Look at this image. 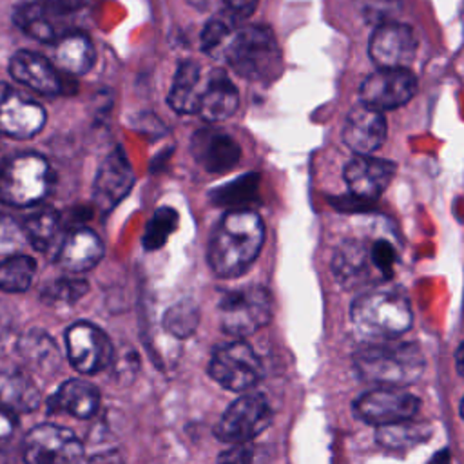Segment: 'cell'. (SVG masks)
<instances>
[{"instance_id":"obj_19","label":"cell","mask_w":464,"mask_h":464,"mask_svg":"<svg viewBox=\"0 0 464 464\" xmlns=\"http://www.w3.org/2000/svg\"><path fill=\"white\" fill-rule=\"evenodd\" d=\"M386 140V120L381 111L364 103L355 105L344 121L343 141L355 154H372Z\"/></svg>"},{"instance_id":"obj_21","label":"cell","mask_w":464,"mask_h":464,"mask_svg":"<svg viewBox=\"0 0 464 464\" xmlns=\"http://www.w3.org/2000/svg\"><path fill=\"white\" fill-rule=\"evenodd\" d=\"M102 256V239L89 228H74L62 239L56 252V263L65 272L82 274L96 266Z\"/></svg>"},{"instance_id":"obj_38","label":"cell","mask_w":464,"mask_h":464,"mask_svg":"<svg viewBox=\"0 0 464 464\" xmlns=\"http://www.w3.org/2000/svg\"><path fill=\"white\" fill-rule=\"evenodd\" d=\"M370 256L379 279H390L393 276V268L397 263V252L393 245L386 239H377L373 245H370Z\"/></svg>"},{"instance_id":"obj_6","label":"cell","mask_w":464,"mask_h":464,"mask_svg":"<svg viewBox=\"0 0 464 464\" xmlns=\"http://www.w3.org/2000/svg\"><path fill=\"white\" fill-rule=\"evenodd\" d=\"M221 328L236 337H246L261 330L272 319V295L259 285H248L227 292L219 304Z\"/></svg>"},{"instance_id":"obj_5","label":"cell","mask_w":464,"mask_h":464,"mask_svg":"<svg viewBox=\"0 0 464 464\" xmlns=\"http://www.w3.org/2000/svg\"><path fill=\"white\" fill-rule=\"evenodd\" d=\"M54 174L49 161L36 152L14 154L0 163V203L33 207L53 188Z\"/></svg>"},{"instance_id":"obj_43","label":"cell","mask_w":464,"mask_h":464,"mask_svg":"<svg viewBox=\"0 0 464 464\" xmlns=\"http://www.w3.org/2000/svg\"><path fill=\"white\" fill-rule=\"evenodd\" d=\"M42 2H67V0H42Z\"/></svg>"},{"instance_id":"obj_25","label":"cell","mask_w":464,"mask_h":464,"mask_svg":"<svg viewBox=\"0 0 464 464\" xmlns=\"http://www.w3.org/2000/svg\"><path fill=\"white\" fill-rule=\"evenodd\" d=\"M100 406V393L94 384L85 379H67L49 399L51 413H69L76 419H89Z\"/></svg>"},{"instance_id":"obj_16","label":"cell","mask_w":464,"mask_h":464,"mask_svg":"<svg viewBox=\"0 0 464 464\" xmlns=\"http://www.w3.org/2000/svg\"><path fill=\"white\" fill-rule=\"evenodd\" d=\"M395 176V163L388 160L372 158L370 154H357L344 167V181L350 194L373 203L390 185Z\"/></svg>"},{"instance_id":"obj_9","label":"cell","mask_w":464,"mask_h":464,"mask_svg":"<svg viewBox=\"0 0 464 464\" xmlns=\"http://www.w3.org/2000/svg\"><path fill=\"white\" fill-rule=\"evenodd\" d=\"M22 453L31 464H71L82 460L83 444L72 430L44 422L27 431Z\"/></svg>"},{"instance_id":"obj_36","label":"cell","mask_w":464,"mask_h":464,"mask_svg":"<svg viewBox=\"0 0 464 464\" xmlns=\"http://www.w3.org/2000/svg\"><path fill=\"white\" fill-rule=\"evenodd\" d=\"M236 22L237 18L232 16L228 11L210 18L201 31V49L205 53H212L214 49L221 47L236 31Z\"/></svg>"},{"instance_id":"obj_20","label":"cell","mask_w":464,"mask_h":464,"mask_svg":"<svg viewBox=\"0 0 464 464\" xmlns=\"http://www.w3.org/2000/svg\"><path fill=\"white\" fill-rule=\"evenodd\" d=\"M332 272L339 285L346 288L381 281L370 256V246L361 239L343 241L332 257Z\"/></svg>"},{"instance_id":"obj_30","label":"cell","mask_w":464,"mask_h":464,"mask_svg":"<svg viewBox=\"0 0 464 464\" xmlns=\"http://www.w3.org/2000/svg\"><path fill=\"white\" fill-rule=\"evenodd\" d=\"M22 228H24L27 243L33 248H36L40 252H47L56 243V239L60 236L62 219L54 208L42 207V208L31 212L22 221Z\"/></svg>"},{"instance_id":"obj_33","label":"cell","mask_w":464,"mask_h":464,"mask_svg":"<svg viewBox=\"0 0 464 464\" xmlns=\"http://www.w3.org/2000/svg\"><path fill=\"white\" fill-rule=\"evenodd\" d=\"M163 328L174 337H190L199 324V308L194 301L183 299L167 308L163 314Z\"/></svg>"},{"instance_id":"obj_32","label":"cell","mask_w":464,"mask_h":464,"mask_svg":"<svg viewBox=\"0 0 464 464\" xmlns=\"http://www.w3.org/2000/svg\"><path fill=\"white\" fill-rule=\"evenodd\" d=\"M257 188H259V174L250 172V174H243L221 187H216L208 196L214 205L241 208L243 205L257 199Z\"/></svg>"},{"instance_id":"obj_4","label":"cell","mask_w":464,"mask_h":464,"mask_svg":"<svg viewBox=\"0 0 464 464\" xmlns=\"http://www.w3.org/2000/svg\"><path fill=\"white\" fill-rule=\"evenodd\" d=\"M225 58L239 76L252 82L274 80L281 71V51L266 25L236 29L228 38Z\"/></svg>"},{"instance_id":"obj_42","label":"cell","mask_w":464,"mask_h":464,"mask_svg":"<svg viewBox=\"0 0 464 464\" xmlns=\"http://www.w3.org/2000/svg\"><path fill=\"white\" fill-rule=\"evenodd\" d=\"M462 352H464V346L459 344L455 350V366H457L459 375H462Z\"/></svg>"},{"instance_id":"obj_18","label":"cell","mask_w":464,"mask_h":464,"mask_svg":"<svg viewBox=\"0 0 464 464\" xmlns=\"http://www.w3.org/2000/svg\"><path fill=\"white\" fill-rule=\"evenodd\" d=\"M196 161L212 174H223L237 165L241 149L237 141L227 132L214 129H199L190 141Z\"/></svg>"},{"instance_id":"obj_28","label":"cell","mask_w":464,"mask_h":464,"mask_svg":"<svg viewBox=\"0 0 464 464\" xmlns=\"http://www.w3.org/2000/svg\"><path fill=\"white\" fill-rule=\"evenodd\" d=\"M201 92V69L196 62L185 60L178 65L167 102L179 114H194Z\"/></svg>"},{"instance_id":"obj_11","label":"cell","mask_w":464,"mask_h":464,"mask_svg":"<svg viewBox=\"0 0 464 464\" xmlns=\"http://www.w3.org/2000/svg\"><path fill=\"white\" fill-rule=\"evenodd\" d=\"M417 91V80L406 67H377L375 72L368 74L361 87V103L377 109L390 111L404 105L413 98Z\"/></svg>"},{"instance_id":"obj_12","label":"cell","mask_w":464,"mask_h":464,"mask_svg":"<svg viewBox=\"0 0 464 464\" xmlns=\"http://www.w3.org/2000/svg\"><path fill=\"white\" fill-rule=\"evenodd\" d=\"M420 401L401 388L386 386L361 395L353 402V413L366 424H390L395 420L415 417Z\"/></svg>"},{"instance_id":"obj_8","label":"cell","mask_w":464,"mask_h":464,"mask_svg":"<svg viewBox=\"0 0 464 464\" xmlns=\"http://www.w3.org/2000/svg\"><path fill=\"white\" fill-rule=\"evenodd\" d=\"M270 420L272 408L265 395L245 393L225 410L214 428V435L228 444H246L265 431Z\"/></svg>"},{"instance_id":"obj_23","label":"cell","mask_w":464,"mask_h":464,"mask_svg":"<svg viewBox=\"0 0 464 464\" xmlns=\"http://www.w3.org/2000/svg\"><path fill=\"white\" fill-rule=\"evenodd\" d=\"M24 364L36 375L49 379L58 373L62 366V353L53 337L44 330L25 332L16 344Z\"/></svg>"},{"instance_id":"obj_3","label":"cell","mask_w":464,"mask_h":464,"mask_svg":"<svg viewBox=\"0 0 464 464\" xmlns=\"http://www.w3.org/2000/svg\"><path fill=\"white\" fill-rule=\"evenodd\" d=\"M353 328L368 341H390L411 326L408 297L399 290H370L361 294L350 310Z\"/></svg>"},{"instance_id":"obj_26","label":"cell","mask_w":464,"mask_h":464,"mask_svg":"<svg viewBox=\"0 0 464 464\" xmlns=\"http://www.w3.org/2000/svg\"><path fill=\"white\" fill-rule=\"evenodd\" d=\"M0 406L13 413L34 411L40 406V390L33 377L18 368H2Z\"/></svg>"},{"instance_id":"obj_40","label":"cell","mask_w":464,"mask_h":464,"mask_svg":"<svg viewBox=\"0 0 464 464\" xmlns=\"http://www.w3.org/2000/svg\"><path fill=\"white\" fill-rule=\"evenodd\" d=\"M259 0H225V11H228L237 20L246 18L254 13Z\"/></svg>"},{"instance_id":"obj_14","label":"cell","mask_w":464,"mask_h":464,"mask_svg":"<svg viewBox=\"0 0 464 464\" xmlns=\"http://www.w3.org/2000/svg\"><path fill=\"white\" fill-rule=\"evenodd\" d=\"M417 51V38L406 24L382 22L368 42V54L377 67H408Z\"/></svg>"},{"instance_id":"obj_24","label":"cell","mask_w":464,"mask_h":464,"mask_svg":"<svg viewBox=\"0 0 464 464\" xmlns=\"http://www.w3.org/2000/svg\"><path fill=\"white\" fill-rule=\"evenodd\" d=\"M62 16V9H58L56 2H25L14 7L13 22L31 38L53 44L58 36H62L56 18Z\"/></svg>"},{"instance_id":"obj_1","label":"cell","mask_w":464,"mask_h":464,"mask_svg":"<svg viewBox=\"0 0 464 464\" xmlns=\"http://www.w3.org/2000/svg\"><path fill=\"white\" fill-rule=\"evenodd\" d=\"M265 241L263 219L246 208L223 216L208 243V265L219 277L241 276L259 256Z\"/></svg>"},{"instance_id":"obj_10","label":"cell","mask_w":464,"mask_h":464,"mask_svg":"<svg viewBox=\"0 0 464 464\" xmlns=\"http://www.w3.org/2000/svg\"><path fill=\"white\" fill-rule=\"evenodd\" d=\"M65 348L71 366L83 375L107 368L114 357V346L107 334L87 321H78L67 328Z\"/></svg>"},{"instance_id":"obj_22","label":"cell","mask_w":464,"mask_h":464,"mask_svg":"<svg viewBox=\"0 0 464 464\" xmlns=\"http://www.w3.org/2000/svg\"><path fill=\"white\" fill-rule=\"evenodd\" d=\"M239 94L232 80L223 71H212L201 87L196 112L207 121H223L237 109Z\"/></svg>"},{"instance_id":"obj_35","label":"cell","mask_w":464,"mask_h":464,"mask_svg":"<svg viewBox=\"0 0 464 464\" xmlns=\"http://www.w3.org/2000/svg\"><path fill=\"white\" fill-rule=\"evenodd\" d=\"M178 227V212L170 207H161L158 208L150 221L147 223L145 234H143V248L145 250H158L161 248L169 236L176 230Z\"/></svg>"},{"instance_id":"obj_17","label":"cell","mask_w":464,"mask_h":464,"mask_svg":"<svg viewBox=\"0 0 464 464\" xmlns=\"http://www.w3.org/2000/svg\"><path fill=\"white\" fill-rule=\"evenodd\" d=\"M9 72L18 83L38 94L56 96L63 91V82L56 67L34 51H16L9 60Z\"/></svg>"},{"instance_id":"obj_27","label":"cell","mask_w":464,"mask_h":464,"mask_svg":"<svg viewBox=\"0 0 464 464\" xmlns=\"http://www.w3.org/2000/svg\"><path fill=\"white\" fill-rule=\"evenodd\" d=\"M54 63L69 74L80 76L91 71L96 60V51L91 38L83 33L71 31L58 36L54 42Z\"/></svg>"},{"instance_id":"obj_34","label":"cell","mask_w":464,"mask_h":464,"mask_svg":"<svg viewBox=\"0 0 464 464\" xmlns=\"http://www.w3.org/2000/svg\"><path fill=\"white\" fill-rule=\"evenodd\" d=\"M87 290L89 283L83 277H60L42 288L40 299L45 304H72L80 301Z\"/></svg>"},{"instance_id":"obj_37","label":"cell","mask_w":464,"mask_h":464,"mask_svg":"<svg viewBox=\"0 0 464 464\" xmlns=\"http://www.w3.org/2000/svg\"><path fill=\"white\" fill-rule=\"evenodd\" d=\"M27 243L22 221H16L13 216L0 212V256H11L20 252Z\"/></svg>"},{"instance_id":"obj_39","label":"cell","mask_w":464,"mask_h":464,"mask_svg":"<svg viewBox=\"0 0 464 464\" xmlns=\"http://www.w3.org/2000/svg\"><path fill=\"white\" fill-rule=\"evenodd\" d=\"M16 431H18L16 413L0 406V451L7 450L13 444Z\"/></svg>"},{"instance_id":"obj_13","label":"cell","mask_w":464,"mask_h":464,"mask_svg":"<svg viewBox=\"0 0 464 464\" xmlns=\"http://www.w3.org/2000/svg\"><path fill=\"white\" fill-rule=\"evenodd\" d=\"M45 125V111L29 96L0 83V132L14 140H29Z\"/></svg>"},{"instance_id":"obj_15","label":"cell","mask_w":464,"mask_h":464,"mask_svg":"<svg viewBox=\"0 0 464 464\" xmlns=\"http://www.w3.org/2000/svg\"><path fill=\"white\" fill-rule=\"evenodd\" d=\"M134 170L120 147H114L100 163L94 185L92 201L102 214L111 212L132 188Z\"/></svg>"},{"instance_id":"obj_7","label":"cell","mask_w":464,"mask_h":464,"mask_svg":"<svg viewBox=\"0 0 464 464\" xmlns=\"http://www.w3.org/2000/svg\"><path fill=\"white\" fill-rule=\"evenodd\" d=\"M208 373L227 390L246 392L263 379V364L252 346L232 341L214 350Z\"/></svg>"},{"instance_id":"obj_2","label":"cell","mask_w":464,"mask_h":464,"mask_svg":"<svg viewBox=\"0 0 464 464\" xmlns=\"http://www.w3.org/2000/svg\"><path fill=\"white\" fill-rule=\"evenodd\" d=\"M353 368L366 382L402 388L420 379L424 357L415 343L372 341L353 353Z\"/></svg>"},{"instance_id":"obj_41","label":"cell","mask_w":464,"mask_h":464,"mask_svg":"<svg viewBox=\"0 0 464 464\" xmlns=\"http://www.w3.org/2000/svg\"><path fill=\"white\" fill-rule=\"evenodd\" d=\"M219 460L221 462H248V460H252V450L248 446L245 448V442L234 444L232 450H227L225 453L219 455Z\"/></svg>"},{"instance_id":"obj_29","label":"cell","mask_w":464,"mask_h":464,"mask_svg":"<svg viewBox=\"0 0 464 464\" xmlns=\"http://www.w3.org/2000/svg\"><path fill=\"white\" fill-rule=\"evenodd\" d=\"M433 433V426L428 422H419L410 419L395 420L390 424L377 426L375 440L390 450H408L413 448L424 440H428Z\"/></svg>"},{"instance_id":"obj_31","label":"cell","mask_w":464,"mask_h":464,"mask_svg":"<svg viewBox=\"0 0 464 464\" xmlns=\"http://www.w3.org/2000/svg\"><path fill=\"white\" fill-rule=\"evenodd\" d=\"M36 261L25 254H11L0 263V290L9 294L25 292L34 279Z\"/></svg>"}]
</instances>
